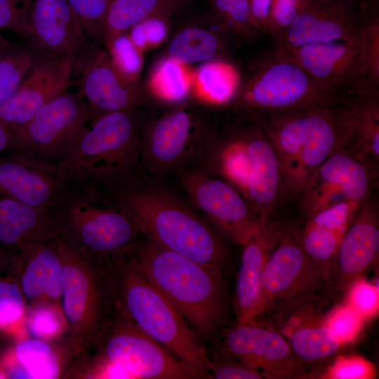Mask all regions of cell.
<instances>
[{
	"instance_id": "6da1fadb",
	"label": "cell",
	"mask_w": 379,
	"mask_h": 379,
	"mask_svg": "<svg viewBox=\"0 0 379 379\" xmlns=\"http://www.w3.org/2000/svg\"><path fill=\"white\" fill-rule=\"evenodd\" d=\"M121 255L171 301L199 337L220 327L228 300L221 272L149 239Z\"/></svg>"
},
{
	"instance_id": "7a4b0ae2",
	"label": "cell",
	"mask_w": 379,
	"mask_h": 379,
	"mask_svg": "<svg viewBox=\"0 0 379 379\" xmlns=\"http://www.w3.org/2000/svg\"><path fill=\"white\" fill-rule=\"evenodd\" d=\"M255 121L279 160L281 195L299 196L315 170L348 142L352 126L343 99L319 109Z\"/></svg>"
},
{
	"instance_id": "3957f363",
	"label": "cell",
	"mask_w": 379,
	"mask_h": 379,
	"mask_svg": "<svg viewBox=\"0 0 379 379\" xmlns=\"http://www.w3.org/2000/svg\"><path fill=\"white\" fill-rule=\"evenodd\" d=\"M112 258L109 274L117 292L119 312L201 378H212L206 350L177 308L122 255Z\"/></svg>"
},
{
	"instance_id": "277c9868",
	"label": "cell",
	"mask_w": 379,
	"mask_h": 379,
	"mask_svg": "<svg viewBox=\"0 0 379 379\" xmlns=\"http://www.w3.org/2000/svg\"><path fill=\"white\" fill-rule=\"evenodd\" d=\"M117 201L147 239L221 272L222 242L212 227L180 199L158 188L128 189Z\"/></svg>"
},
{
	"instance_id": "5b68a950",
	"label": "cell",
	"mask_w": 379,
	"mask_h": 379,
	"mask_svg": "<svg viewBox=\"0 0 379 379\" xmlns=\"http://www.w3.org/2000/svg\"><path fill=\"white\" fill-rule=\"evenodd\" d=\"M65 189L50 208L57 235L71 245L104 259L120 255L136 244L140 233L117 201H110L93 185Z\"/></svg>"
},
{
	"instance_id": "8992f818",
	"label": "cell",
	"mask_w": 379,
	"mask_h": 379,
	"mask_svg": "<svg viewBox=\"0 0 379 379\" xmlns=\"http://www.w3.org/2000/svg\"><path fill=\"white\" fill-rule=\"evenodd\" d=\"M134 109L99 117L58 159L68 184L98 186L128 175L141 149Z\"/></svg>"
},
{
	"instance_id": "52a82bcc",
	"label": "cell",
	"mask_w": 379,
	"mask_h": 379,
	"mask_svg": "<svg viewBox=\"0 0 379 379\" xmlns=\"http://www.w3.org/2000/svg\"><path fill=\"white\" fill-rule=\"evenodd\" d=\"M338 99L288 60L270 53L258 63L228 105L251 120L333 105Z\"/></svg>"
},
{
	"instance_id": "ba28073f",
	"label": "cell",
	"mask_w": 379,
	"mask_h": 379,
	"mask_svg": "<svg viewBox=\"0 0 379 379\" xmlns=\"http://www.w3.org/2000/svg\"><path fill=\"white\" fill-rule=\"evenodd\" d=\"M63 262L60 305L70 340L80 350L91 347L105 324L108 274L103 259L77 248L57 235Z\"/></svg>"
},
{
	"instance_id": "9c48e42d",
	"label": "cell",
	"mask_w": 379,
	"mask_h": 379,
	"mask_svg": "<svg viewBox=\"0 0 379 379\" xmlns=\"http://www.w3.org/2000/svg\"><path fill=\"white\" fill-rule=\"evenodd\" d=\"M231 136L222 146L218 166L233 185L261 216L268 218L281 195L279 160L259 124Z\"/></svg>"
},
{
	"instance_id": "30bf717a",
	"label": "cell",
	"mask_w": 379,
	"mask_h": 379,
	"mask_svg": "<svg viewBox=\"0 0 379 379\" xmlns=\"http://www.w3.org/2000/svg\"><path fill=\"white\" fill-rule=\"evenodd\" d=\"M332 284L330 272L312 260L288 230L265 265L258 302L248 321L279 305L321 295Z\"/></svg>"
},
{
	"instance_id": "8fae6325",
	"label": "cell",
	"mask_w": 379,
	"mask_h": 379,
	"mask_svg": "<svg viewBox=\"0 0 379 379\" xmlns=\"http://www.w3.org/2000/svg\"><path fill=\"white\" fill-rule=\"evenodd\" d=\"M105 323L91 346L100 357L124 368L133 378H201L165 347L143 333L128 317Z\"/></svg>"
},
{
	"instance_id": "7c38bea8",
	"label": "cell",
	"mask_w": 379,
	"mask_h": 379,
	"mask_svg": "<svg viewBox=\"0 0 379 379\" xmlns=\"http://www.w3.org/2000/svg\"><path fill=\"white\" fill-rule=\"evenodd\" d=\"M88 124L90 115L84 99L79 94L65 92L47 102L13 133L11 148L55 164Z\"/></svg>"
},
{
	"instance_id": "4fadbf2b",
	"label": "cell",
	"mask_w": 379,
	"mask_h": 379,
	"mask_svg": "<svg viewBox=\"0 0 379 379\" xmlns=\"http://www.w3.org/2000/svg\"><path fill=\"white\" fill-rule=\"evenodd\" d=\"M271 53L298 65L338 99L366 88H379L369 81L360 39L273 49Z\"/></svg>"
},
{
	"instance_id": "5bb4252c",
	"label": "cell",
	"mask_w": 379,
	"mask_h": 379,
	"mask_svg": "<svg viewBox=\"0 0 379 379\" xmlns=\"http://www.w3.org/2000/svg\"><path fill=\"white\" fill-rule=\"evenodd\" d=\"M378 166L340 149L322 163L309 178L298 197L309 219L338 202H363L371 197Z\"/></svg>"
},
{
	"instance_id": "9a60e30c",
	"label": "cell",
	"mask_w": 379,
	"mask_h": 379,
	"mask_svg": "<svg viewBox=\"0 0 379 379\" xmlns=\"http://www.w3.org/2000/svg\"><path fill=\"white\" fill-rule=\"evenodd\" d=\"M182 184L196 207L233 243L244 245L267 219L226 180L191 171L184 174Z\"/></svg>"
},
{
	"instance_id": "2e32d148",
	"label": "cell",
	"mask_w": 379,
	"mask_h": 379,
	"mask_svg": "<svg viewBox=\"0 0 379 379\" xmlns=\"http://www.w3.org/2000/svg\"><path fill=\"white\" fill-rule=\"evenodd\" d=\"M206 123L192 106L180 105L168 110L147 126L141 140L140 155L156 173L183 164L206 140Z\"/></svg>"
},
{
	"instance_id": "e0dca14e",
	"label": "cell",
	"mask_w": 379,
	"mask_h": 379,
	"mask_svg": "<svg viewBox=\"0 0 379 379\" xmlns=\"http://www.w3.org/2000/svg\"><path fill=\"white\" fill-rule=\"evenodd\" d=\"M365 2L364 0H317L272 38L274 50L336 41H358Z\"/></svg>"
},
{
	"instance_id": "ac0fdd59",
	"label": "cell",
	"mask_w": 379,
	"mask_h": 379,
	"mask_svg": "<svg viewBox=\"0 0 379 379\" xmlns=\"http://www.w3.org/2000/svg\"><path fill=\"white\" fill-rule=\"evenodd\" d=\"M223 352L255 368L263 378H305L307 375L285 337L260 321H237L225 333Z\"/></svg>"
},
{
	"instance_id": "d6986e66",
	"label": "cell",
	"mask_w": 379,
	"mask_h": 379,
	"mask_svg": "<svg viewBox=\"0 0 379 379\" xmlns=\"http://www.w3.org/2000/svg\"><path fill=\"white\" fill-rule=\"evenodd\" d=\"M74 56L36 54L34 63L14 94L0 106V120L13 133L47 102L66 92Z\"/></svg>"
},
{
	"instance_id": "ffe728a7",
	"label": "cell",
	"mask_w": 379,
	"mask_h": 379,
	"mask_svg": "<svg viewBox=\"0 0 379 379\" xmlns=\"http://www.w3.org/2000/svg\"><path fill=\"white\" fill-rule=\"evenodd\" d=\"M60 167L31 154L0 159V195L49 211L67 186Z\"/></svg>"
},
{
	"instance_id": "44dd1931",
	"label": "cell",
	"mask_w": 379,
	"mask_h": 379,
	"mask_svg": "<svg viewBox=\"0 0 379 379\" xmlns=\"http://www.w3.org/2000/svg\"><path fill=\"white\" fill-rule=\"evenodd\" d=\"M79 94L87 105L90 124L103 115L135 109L145 100L139 82L123 78L108 53L101 49L95 51L86 61Z\"/></svg>"
},
{
	"instance_id": "7402d4cb",
	"label": "cell",
	"mask_w": 379,
	"mask_h": 379,
	"mask_svg": "<svg viewBox=\"0 0 379 379\" xmlns=\"http://www.w3.org/2000/svg\"><path fill=\"white\" fill-rule=\"evenodd\" d=\"M378 253V204L370 197L361 204L342 238L331 272L333 284L347 288L376 261Z\"/></svg>"
},
{
	"instance_id": "603a6c76",
	"label": "cell",
	"mask_w": 379,
	"mask_h": 379,
	"mask_svg": "<svg viewBox=\"0 0 379 379\" xmlns=\"http://www.w3.org/2000/svg\"><path fill=\"white\" fill-rule=\"evenodd\" d=\"M15 262L27 306L44 300L60 303L63 262L57 236L26 246L16 254Z\"/></svg>"
},
{
	"instance_id": "cb8c5ba5",
	"label": "cell",
	"mask_w": 379,
	"mask_h": 379,
	"mask_svg": "<svg viewBox=\"0 0 379 379\" xmlns=\"http://www.w3.org/2000/svg\"><path fill=\"white\" fill-rule=\"evenodd\" d=\"M288 230L267 218L244 246L234 296L237 321L250 319L256 306L262 273L271 254Z\"/></svg>"
},
{
	"instance_id": "d4e9b609",
	"label": "cell",
	"mask_w": 379,
	"mask_h": 379,
	"mask_svg": "<svg viewBox=\"0 0 379 379\" xmlns=\"http://www.w3.org/2000/svg\"><path fill=\"white\" fill-rule=\"evenodd\" d=\"M31 19L36 54L74 56L84 29L67 0H33Z\"/></svg>"
},
{
	"instance_id": "484cf974",
	"label": "cell",
	"mask_w": 379,
	"mask_h": 379,
	"mask_svg": "<svg viewBox=\"0 0 379 379\" xmlns=\"http://www.w3.org/2000/svg\"><path fill=\"white\" fill-rule=\"evenodd\" d=\"M55 236L50 211L0 195V253L15 257L26 246Z\"/></svg>"
},
{
	"instance_id": "4316f807",
	"label": "cell",
	"mask_w": 379,
	"mask_h": 379,
	"mask_svg": "<svg viewBox=\"0 0 379 379\" xmlns=\"http://www.w3.org/2000/svg\"><path fill=\"white\" fill-rule=\"evenodd\" d=\"M343 99L349 109L352 133L342 149L378 166L379 88H367Z\"/></svg>"
},
{
	"instance_id": "83f0119b",
	"label": "cell",
	"mask_w": 379,
	"mask_h": 379,
	"mask_svg": "<svg viewBox=\"0 0 379 379\" xmlns=\"http://www.w3.org/2000/svg\"><path fill=\"white\" fill-rule=\"evenodd\" d=\"M6 378L55 379L62 366L54 347L48 340L26 338L20 340L0 360Z\"/></svg>"
},
{
	"instance_id": "f1b7e54d",
	"label": "cell",
	"mask_w": 379,
	"mask_h": 379,
	"mask_svg": "<svg viewBox=\"0 0 379 379\" xmlns=\"http://www.w3.org/2000/svg\"><path fill=\"white\" fill-rule=\"evenodd\" d=\"M229 36L212 24H191L180 29L168 44L166 56L185 65L225 59Z\"/></svg>"
},
{
	"instance_id": "f546056e",
	"label": "cell",
	"mask_w": 379,
	"mask_h": 379,
	"mask_svg": "<svg viewBox=\"0 0 379 379\" xmlns=\"http://www.w3.org/2000/svg\"><path fill=\"white\" fill-rule=\"evenodd\" d=\"M186 2L187 0H111L102 35L106 47L139 21L152 15L169 18L182 8Z\"/></svg>"
},
{
	"instance_id": "4dcf8cb0",
	"label": "cell",
	"mask_w": 379,
	"mask_h": 379,
	"mask_svg": "<svg viewBox=\"0 0 379 379\" xmlns=\"http://www.w3.org/2000/svg\"><path fill=\"white\" fill-rule=\"evenodd\" d=\"M241 83L237 69L225 59L203 62L193 70L192 97L206 104L228 105Z\"/></svg>"
},
{
	"instance_id": "1f68e13d",
	"label": "cell",
	"mask_w": 379,
	"mask_h": 379,
	"mask_svg": "<svg viewBox=\"0 0 379 379\" xmlns=\"http://www.w3.org/2000/svg\"><path fill=\"white\" fill-rule=\"evenodd\" d=\"M295 357L302 364L320 361L336 353L342 346L324 321L302 324L285 334Z\"/></svg>"
},
{
	"instance_id": "d6a6232c",
	"label": "cell",
	"mask_w": 379,
	"mask_h": 379,
	"mask_svg": "<svg viewBox=\"0 0 379 379\" xmlns=\"http://www.w3.org/2000/svg\"><path fill=\"white\" fill-rule=\"evenodd\" d=\"M193 70L166 55L152 69L147 82L148 91L157 99L180 103L192 97Z\"/></svg>"
},
{
	"instance_id": "836d02e7",
	"label": "cell",
	"mask_w": 379,
	"mask_h": 379,
	"mask_svg": "<svg viewBox=\"0 0 379 379\" xmlns=\"http://www.w3.org/2000/svg\"><path fill=\"white\" fill-rule=\"evenodd\" d=\"M26 302L17 279L15 258L0 253V331H9L25 318Z\"/></svg>"
},
{
	"instance_id": "e575fe53",
	"label": "cell",
	"mask_w": 379,
	"mask_h": 379,
	"mask_svg": "<svg viewBox=\"0 0 379 379\" xmlns=\"http://www.w3.org/2000/svg\"><path fill=\"white\" fill-rule=\"evenodd\" d=\"M209 4L212 24L227 36L251 39L262 33L248 0H209Z\"/></svg>"
},
{
	"instance_id": "d590c367",
	"label": "cell",
	"mask_w": 379,
	"mask_h": 379,
	"mask_svg": "<svg viewBox=\"0 0 379 379\" xmlns=\"http://www.w3.org/2000/svg\"><path fill=\"white\" fill-rule=\"evenodd\" d=\"M36 54L17 45L0 51V106L16 91L32 69Z\"/></svg>"
},
{
	"instance_id": "8d00e7d4",
	"label": "cell",
	"mask_w": 379,
	"mask_h": 379,
	"mask_svg": "<svg viewBox=\"0 0 379 379\" xmlns=\"http://www.w3.org/2000/svg\"><path fill=\"white\" fill-rule=\"evenodd\" d=\"M25 321L33 338L49 340L67 329L60 302L44 300L26 307Z\"/></svg>"
},
{
	"instance_id": "74e56055",
	"label": "cell",
	"mask_w": 379,
	"mask_h": 379,
	"mask_svg": "<svg viewBox=\"0 0 379 379\" xmlns=\"http://www.w3.org/2000/svg\"><path fill=\"white\" fill-rule=\"evenodd\" d=\"M344 234L307 222L298 239L306 253L331 274Z\"/></svg>"
},
{
	"instance_id": "f35d334b",
	"label": "cell",
	"mask_w": 379,
	"mask_h": 379,
	"mask_svg": "<svg viewBox=\"0 0 379 379\" xmlns=\"http://www.w3.org/2000/svg\"><path fill=\"white\" fill-rule=\"evenodd\" d=\"M378 3L366 1L364 7L360 41L370 82L379 86V13Z\"/></svg>"
},
{
	"instance_id": "ab89813d",
	"label": "cell",
	"mask_w": 379,
	"mask_h": 379,
	"mask_svg": "<svg viewBox=\"0 0 379 379\" xmlns=\"http://www.w3.org/2000/svg\"><path fill=\"white\" fill-rule=\"evenodd\" d=\"M107 48L117 72L130 82H138L143 66V53L133 44L128 34L115 38Z\"/></svg>"
},
{
	"instance_id": "60d3db41",
	"label": "cell",
	"mask_w": 379,
	"mask_h": 379,
	"mask_svg": "<svg viewBox=\"0 0 379 379\" xmlns=\"http://www.w3.org/2000/svg\"><path fill=\"white\" fill-rule=\"evenodd\" d=\"M168 19L164 16H149L135 24L126 33L144 54L166 41L169 33Z\"/></svg>"
},
{
	"instance_id": "b9f144b4",
	"label": "cell",
	"mask_w": 379,
	"mask_h": 379,
	"mask_svg": "<svg viewBox=\"0 0 379 379\" xmlns=\"http://www.w3.org/2000/svg\"><path fill=\"white\" fill-rule=\"evenodd\" d=\"M33 0H0V32L8 29L21 38L32 33Z\"/></svg>"
},
{
	"instance_id": "7bdbcfd3",
	"label": "cell",
	"mask_w": 379,
	"mask_h": 379,
	"mask_svg": "<svg viewBox=\"0 0 379 379\" xmlns=\"http://www.w3.org/2000/svg\"><path fill=\"white\" fill-rule=\"evenodd\" d=\"M363 318L347 303L332 310L324 323L341 345L357 336Z\"/></svg>"
},
{
	"instance_id": "ee69618b",
	"label": "cell",
	"mask_w": 379,
	"mask_h": 379,
	"mask_svg": "<svg viewBox=\"0 0 379 379\" xmlns=\"http://www.w3.org/2000/svg\"><path fill=\"white\" fill-rule=\"evenodd\" d=\"M361 203L355 201L336 203L313 215L308 219V222L335 232L345 233L353 221Z\"/></svg>"
},
{
	"instance_id": "f6af8a7d",
	"label": "cell",
	"mask_w": 379,
	"mask_h": 379,
	"mask_svg": "<svg viewBox=\"0 0 379 379\" xmlns=\"http://www.w3.org/2000/svg\"><path fill=\"white\" fill-rule=\"evenodd\" d=\"M111 0H67L84 32L91 36L102 35L105 15Z\"/></svg>"
},
{
	"instance_id": "bcb514c9",
	"label": "cell",
	"mask_w": 379,
	"mask_h": 379,
	"mask_svg": "<svg viewBox=\"0 0 379 379\" xmlns=\"http://www.w3.org/2000/svg\"><path fill=\"white\" fill-rule=\"evenodd\" d=\"M376 375L373 364L358 355H340L324 374L329 379H370Z\"/></svg>"
},
{
	"instance_id": "7dc6e473",
	"label": "cell",
	"mask_w": 379,
	"mask_h": 379,
	"mask_svg": "<svg viewBox=\"0 0 379 379\" xmlns=\"http://www.w3.org/2000/svg\"><path fill=\"white\" fill-rule=\"evenodd\" d=\"M347 289V304L363 319L372 317L378 312L379 292L376 284L360 277L353 281Z\"/></svg>"
},
{
	"instance_id": "c3c4849f",
	"label": "cell",
	"mask_w": 379,
	"mask_h": 379,
	"mask_svg": "<svg viewBox=\"0 0 379 379\" xmlns=\"http://www.w3.org/2000/svg\"><path fill=\"white\" fill-rule=\"evenodd\" d=\"M208 371L216 379L263 378L255 368L224 352L213 359L209 357Z\"/></svg>"
},
{
	"instance_id": "681fc988",
	"label": "cell",
	"mask_w": 379,
	"mask_h": 379,
	"mask_svg": "<svg viewBox=\"0 0 379 379\" xmlns=\"http://www.w3.org/2000/svg\"><path fill=\"white\" fill-rule=\"evenodd\" d=\"M317 0H273L267 33L272 38L283 32L304 9Z\"/></svg>"
},
{
	"instance_id": "f907efd6",
	"label": "cell",
	"mask_w": 379,
	"mask_h": 379,
	"mask_svg": "<svg viewBox=\"0 0 379 379\" xmlns=\"http://www.w3.org/2000/svg\"><path fill=\"white\" fill-rule=\"evenodd\" d=\"M253 19L262 32L267 33L273 0H248Z\"/></svg>"
},
{
	"instance_id": "816d5d0a",
	"label": "cell",
	"mask_w": 379,
	"mask_h": 379,
	"mask_svg": "<svg viewBox=\"0 0 379 379\" xmlns=\"http://www.w3.org/2000/svg\"><path fill=\"white\" fill-rule=\"evenodd\" d=\"M13 140V132L1 120H0V152L7 148H11Z\"/></svg>"
},
{
	"instance_id": "f5cc1de1",
	"label": "cell",
	"mask_w": 379,
	"mask_h": 379,
	"mask_svg": "<svg viewBox=\"0 0 379 379\" xmlns=\"http://www.w3.org/2000/svg\"><path fill=\"white\" fill-rule=\"evenodd\" d=\"M15 44L6 39L0 32V51L14 46Z\"/></svg>"
},
{
	"instance_id": "db71d44e",
	"label": "cell",
	"mask_w": 379,
	"mask_h": 379,
	"mask_svg": "<svg viewBox=\"0 0 379 379\" xmlns=\"http://www.w3.org/2000/svg\"><path fill=\"white\" fill-rule=\"evenodd\" d=\"M371 3H378V0H365Z\"/></svg>"
},
{
	"instance_id": "11a10c76",
	"label": "cell",
	"mask_w": 379,
	"mask_h": 379,
	"mask_svg": "<svg viewBox=\"0 0 379 379\" xmlns=\"http://www.w3.org/2000/svg\"></svg>"
}]
</instances>
